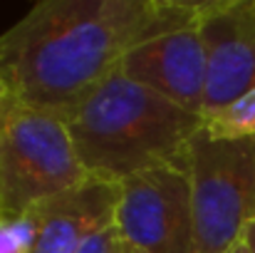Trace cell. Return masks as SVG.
<instances>
[{"label": "cell", "instance_id": "3957f363", "mask_svg": "<svg viewBox=\"0 0 255 253\" xmlns=\"http://www.w3.org/2000/svg\"><path fill=\"white\" fill-rule=\"evenodd\" d=\"M89 179L67 124L5 99L0 107V219L20 221L37 204Z\"/></svg>", "mask_w": 255, "mask_h": 253}, {"label": "cell", "instance_id": "7a4b0ae2", "mask_svg": "<svg viewBox=\"0 0 255 253\" xmlns=\"http://www.w3.org/2000/svg\"><path fill=\"white\" fill-rule=\"evenodd\" d=\"M62 122L87 174L117 184L186 159L191 139L203 129L201 114L173 104L119 70Z\"/></svg>", "mask_w": 255, "mask_h": 253}, {"label": "cell", "instance_id": "9a60e30c", "mask_svg": "<svg viewBox=\"0 0 255 253\" xmlns=\"http://www.w3.org/2000/svg\"><path fill=\"white\" fill-rule=\"evenodd\" d=\"M0 94H2V97H7V92H5V84L0 82Z\"/></svg>", "mask_w": 255, "mask_h": 253}, {"label": "cell", "instance_id": "5b68a950", "mask_svg": "<svg viewBox=\"0 0 255 253\" xmlns=\"http://www.w3.org/2000/svg\"><path fill=\"white\" fill-rule=\"evenodd\" d=\"M114 226L139 253H193V196L186 159L119 181Z\"/></svg>", "mask_w": 255, "mask_h": 253}, {"label": "cell", "instance_id": "ba28073f", "mask_svg": "<svg viewBox=\"0 0 255 253\" xmlns=\"http://www.w3.org/2000/svg\"><path fill=\"white\" fill-rule=\"evenodd\" d=\"M122 75L154 89L173 104L203 117L206 97V47L198 32V20L188 27L159 35L127 52Z\"/></svg>", "mask_w": 255, "mask_h": 253}, {"label": "cell", "instance_id": "4fadbf2b", "mask_svg": "<svg viewBox=\"0 0 255 253\" xmlns=\"http://www.w3.org/2000/svg\"><path fill=\"white\" fill-rule=\"evenodd\" d=\"M228 253H251L248 244H246V236H243V241H238V244H236V246H233Z\"/></svg>", "mask_w": 255, "mask_h": 253}, {"label": "cell", "instance_id": "52a82bcc", "mask_svg": "<svg viewBox=\"0 0 255 253\" xmlns=\"http://www.w3.org/2000/svg\"><path fill=\"white\" fill-rule=\"evenodd\" d=\"M119 184L89 176L80 186L30 209L20 221L27 253H80L87 244L114 226Z\"/></svg>", "mask_w": 255, "mask_h": 253}, {"label": "cell", "instance_id": "5bb4252c", "mask_svg": "<svg viewBox=\"0 0 255 253\" xmlns=\"http://www.w3.org/2000/svg\"><path fill=\"white\" fill-rule=\"evenodd\" d=\"M122 253H139V251H136V249H131V246L124 241V249H122Z\"/></svg>", "mask_w": 255, "mask_h": 253}, {"label": "cell", "instance_id": "9c48e42d", "mask_svg": "<svg viewBox=\"0 0 255 253\" xmlns=\"http://www.w3.org/2000/svg\"><path fill=\"white\" fill-rule=\"evenodd\" d=\"M203 129L211 137L226 139H255V89L243 94L238 102L203 119Z\"/></svg>", "mask_w": 255, "mask_h": 253}, {"label": "cell", "instance_id": "30bf717a", "mask_svg": "<svg viewBox=\"0 0 255 253\" xmlns=\"http://www.w3.org/2000/svg\"><path fill=\"white\" fill-rule=\"evenodd\" d=\"M0 253H27L22 221H0Z\"/></svg>", "mask_w": 255, "mask_h": 253}, {"label": "cell", "instance_id": "e0dca14e", "mask_svg": "<svg viewBox=\"0 0 255 253\" xmlns=\"http://www.w3.org/2000/svg\"><path fill=\"white\" fill-rule=\"evenodd\" d=\"M0 221H2V219H0Z\"/></svg>", "mask_w": 255, "mask_h": 253}, {"label": "cell", "instance_id": "8992f818", "mask_svg": "<svg viewBox=\"0 0 255 253\" xmlns=\"http://www.w3.org/2000/svg\"><path fill=\"white\" fill-rule=\"evenodd\" d=\"M198 32L208 62L206 119L255 89V0H203Z\"/></svg>", "mask_w": 255, "mask_h": 253}, {"label": "cell", "instance_id": "7c38bea8", "mask_svg": "<svg viewBox=\"0 0 255 253\" xmlns=\"http://www.w3.org/2000/svg\"><path fill=\"white\" fill-rule=\"evenodd\" d=\"M246 244H248V249H251V253H255V224L246 231Z\"/></svg>", "mask_w": 255, "mask_h": 253}, {"label": "cell", "instance_id": "2e32d148", "mask_svg": "<svg viewBox=\"0 0 255 253\" xmlns=\"http://www.w3.org/2000/svg\"><path fill=\"white\" fill-rule=\"evenodd\" d=\"M5 99H7V97H2V94H0V107H2V102H5Z\"/></svg>", "mask_w": 255, "mask_h": 253}, {"label": "cell", "instance_id": "6da1fadb", "mask_svg": "<svg viewBox=\"0 0 255 253\" xmlns=\"http://www.w3.org/2000/svg\"><path fill=\"white\" fill-rule=\"evenodd\" d=\"M198 12L186 0H40L0 35V82L10 99L65 119L127 52Z\"/></svg>", "mask_w": 255, "mask_h": 253}, {"label": "cell", "instance_id": "8fae6325", "mask_svg": "<svg viewBox=\"0 0 255 253\" xmlns=\"http://www.w3.org/2000/svg\"><path fill=\"white\" fill-rule=\"evenodd\" d=\"M122 249H124V239L119 236L117 226H109L102 234H97L80 253H122Z\"/></svg>", "mask_w": 255, "mask_h": 253}, {"label": "cell", "instance_id": "277c9868", "mask_svg": "<svg viewBox=\"0 0 255 253\" xmlns=\"http://www.w3.org/2000/svg\"><path fill=\"white\" fill-rule=\"evenodd\" d=\"M193 196V253H228L255 224V139L201 129L186 152Z\"/></svg>", "mask_w": 255, "mask_h": 253}]
</instances>
